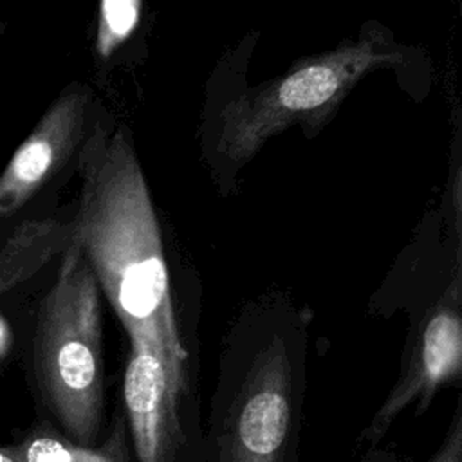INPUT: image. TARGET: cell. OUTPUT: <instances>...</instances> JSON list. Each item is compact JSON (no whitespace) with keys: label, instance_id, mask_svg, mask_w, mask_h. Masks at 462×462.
<instances>
[{"label":"cell","instance_id":"12","mask_svg":"<svg viewBox=\"0 0 462 462\" xmlns=\"http://www.w3.org/2000/svg\"><path fill=\"white\" fill-rule=\"evenodd\" d=\"M0 462H18V460L7 451V448H0Z\"/></svg>","mask_w":462,"mask_h":462},{"label":"cell","instance_id":"6","mask_svg":"<svg viewBox=\"0 0 462 462\" xmlns=\"http://www.w3.org/2000/svg\"><path fill=\"white\" fill-rule=\"evenodd\" d=\"M105 114L87 83H69L58 94L0 173V220L18 217L65 173L78 170Z\"/></svg>","mask_w":462,"mask_h":462},{"label":"cell","instance_id":"7","mask_svg":"<svg viewBox=\"0 0 462 462\" xmlns=\"http://www.w3.org/2000/svg\"><path fill=\"white\" fill-rule=\"evenodd\" d=\"M72 240L70 217H27L16 220L0 245V298L60 258Z\"/></svg>","mask_w":462,"mask_h":462},{"label":"cell","instance_id":"2","mask_svg":"<svg viewBox=\"0 0 462 462\" xmlns=\"http://www.w3.org/2000/svg\"><path fill=\"white\" fill-rule=\"evenodd\" d=\"M307 325L278 292L244 307L222 345L200 462H300Z\"/></svg>","mask_w":462,"mask_h":462},{"label":"cell","instance_id":"5","mask_svg":"<svg viewBox=\"0 0 462 462\" xmlns=\"http://www.w3.org/2000/svg\"><path fill=\"white\" fill-rule=\"evenodd\" d=\"M462 379V269L453 265L442 291L419 310L404 343L399 375L384 401L361 430L357 444L375 449L408 408L426 413L439 390Z\"/></svg>","mask_w":462,"mask_h":462},{"label":"cell","instance_id":"8","mask_svg":"<svg viewBox=\"0 0 462 462\" xmlns=\"http://www.w3.org/2000/svg\"><path fill=\"white\" fill-rule=\"evenodd\" d=\"M7 451L18 462H132L126 424L119 408L96 446L74 444L43 420Z\"/></svg>","mask_w":462,"mask_h":462},{"label":"cell","instance_id":"10","mask_svg":"<svg viewBox=\"0 0 462 462\" xmlns=\"http://www.w3.org/2000/svg\"><path fill=\"white\" fill-rule=\"evenodd\" d=\"M426 462H462V397L457 399L446 433Z\"/></svg>","mask_w":462,"mask_h":462},{"label":"cell","instance_id":"1","mask_svg":"<svg viewBox=\"0 0 462 462\" xmlns=\"http://www.w3.org/2000/svg\"><path fill=\"white\" fill-rule=\"evenodd\" d=\"M72 244L128 341L146 345L168 375L197 392V368L171 294L159 217L130 130L106 114L81 152Z\"/></svg>","mask_w":462,"mask_h":462},{"label":"cell","instance_id":"11","mask_svg":"<svg viewBox=\"0 0 462 462\" xmlns=\"http://www.w3.org/2000/svg\"><path fill=\"white\" fill-rule=\"evenodd\" d=\"M359 462H410L406 457L399 455L393 449L388 448H375V449H368L363 451V457Z\"/></svg>","mask_w":462,"mask_h":462},{"label":"cell","instance_id":"3","mask_svg":"<svg viewBox=\"0 0 462 462\" xmlns=\"http://www.w3.org/2000/svg\"><path fill=\"white\" fill-rule=\"evenodd\" d=\"M411 54L390 29L368 22L334 49L303 56L289 70L227 97L215 116L213 155L229 177L274 135L300 126L314 137L368 74L402 70Z\"/></svg>","mask_w":462,"mask_h":462},{"label":"cell","instance_id":"4","mask_svg":"<svg viewBox=\"0 0 462 462\" xmlns=\"http://www.w3.org/2000/svg\"><path fill=\"white\" fill-rule=\"evenodd\" d=\"M31 372L47 422L74 444L96 446L106 430L103 296L72 240L36 307Z\"/></svg>","mask_w":462,"mask_h":462},{"label":"cell","instance_id":"13","mask_svg":"<svg viewBox=\"0 0 462 462\" xmlns=\"http://www.w3.org/2000/svg\"><path fill=\"white\" fill-rule=\"evenodd\" d=\"M5 32V23H4V20H2V16H0V36Z\"/></svg>","mask_w":462,"mask_h":462},{"label":"cell","instance_id":"9","mask_svg":"<svg viewBox=\"0 0 462 462\" xmlns=\"http://www.w3.org/2000/svg\"><path fill=\"white\" fill-rule=\"evenodd\" d=\"M141 13L143 2L139 0H103L99 4L94 45L97 58H112L130 40L139 27Z\"/></svg>","mask_w":462,"mask_h":462}]
</instances>
